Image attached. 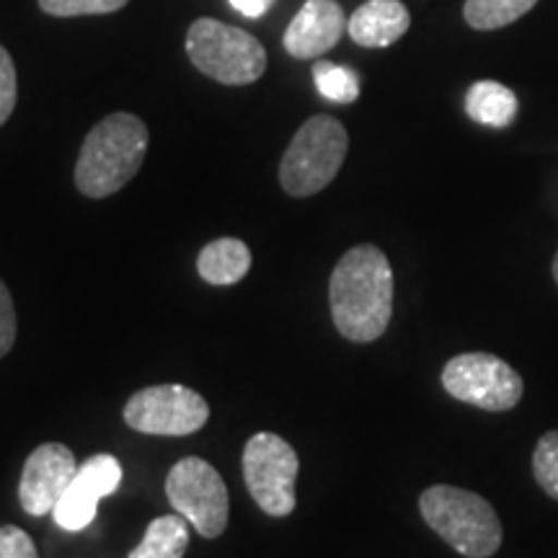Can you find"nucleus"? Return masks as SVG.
Wrapping results in <instances>:
<instances>
[{"mask_svg": "<svg viewBox=\"0 0 558 558\" xmlns=\"http://www.w3.org/2000/svg\"><path fill=\"white\" fill-rule=\"evenodd\" d=\"M333 326L354 344L380 339L393 316V269L373 243L349 248L329 282Z\"/></svg>", "mask_w": 558, "mask_h": 558, "instance_id": "1", "label": "nucleus"}, {"mask_svg": "<svg viewBox=\"0 0 558 558\" xmlns=\"http://www.w3.org/2000/svg\"><path fill=\"white\" fill-rule=\"evenodd\" d=\"M148 128L128 111L104 117L83 140L75 163V186L90 199L111 197L137 177L148 153Z\"/></svg>", "mask_w": 558, "mask_h": 558, "instance_id": "2", "label": "nucleus"}, {"mask_svg": "<svg viewBox=\"0 0 558 558\" xmlns=\"http://www.w3.org/2000/svg\"><path fill=\"white\" fill-rule=\"evenodd\" d=\"M418 512L427 525L465 558H488L501 548L499 514L484 497L448 484L429 486L418 497Z\"/></svg>", "mask_w": 558, "mask_h": 558, "instance_id": "3", "label": "nucleus"}, {"mask_svg": "<svg viewBox=\"0 0 558 558\" xmlns=\"http://www.w3.org/2000/svg\"><path fill=\"white\" fill-rule=\"evenodd\" d=\"M349 150L344 124L316 114L300 124L279 163V184L290 197H313L337 179Z\"/></svg>", "mask_w": 558, "mask_h": 558, "instance_id": "4", "label": "nucleus"}, {"mask_svg": "<svg viewBox=\"0 0 558 558\" xmlns=\"http://www.w3.org/2000/svg\"><path fill=\"white\" fill-rule=\"evenodd\" d=\"M186 54L207 78L226 86H248L267 70V50L254 34L218 19H197L186 32Z\"/></svg>", "mask_w": 558, "mask_h": 558, "instance_id": "5", "label": "nucleus"}, {"mask_svg": "<svg viewBox=\"0 0 558 558\" xmlns=\"http://www.w3.org/2000/svg\"><path fill=\"white\" fill-rule=\"evenodd\" d=\"M300 471L298 452L288 439L259 432L243 450V478L248 494L269 518H288L298 505L295 481Z\"/></svg>", "mask_w": 558, "mask_h": 558, "instance_id": "6", "label": "nucleus"}, {"mask_svg": "<svg viewBox=\"0 0 558 558\" xmlns=\"http://www.w3.org/2000/svg\"><path fill=\"white\" fill-rule=\"evenodd\" d=\"M166 497L202 538H220L226 533L230 514L228 488L207 460H179L166 478Z\"/></svg>", "mask_w": 558, "mask_h": 558, "instance_id": "7", "label": "nucleus"}, {"mask_svg": "<svg viewBox=\"0 0 558 558\" xmlns=\"http://www.w3.org/2000/svg\"><path fill=\"white\" fill-rule=\"evenodd\" d=\"M442 386L456 401L484 411H509L522 399V378L497 354L465 352L442 369Z\"/></svg>", "mask_w": 558, "mask_h": 558, "instance_id": "8", "label": "nucleus"}, {"mask_svg": "<svg viewBox=\"0 0 558 558\" xmlns=\"http://www.w3.org/2000/svg\"><path fill=\"white\" fill-rule=\"evenodd\" d=\"M207 418V401L186 386H150L124 403V422L143 435L186 437L205 427Z\"/></svg>", "mask_w": 558, "mask_h": 558, "instance_id": "9", "label": "nucleus"}, {"mask_svg": "<svg viewBox=\"0 0 558 558\" xmlns=\"http://www.w3.org/2000/svg\"><path fill=\"white\" fill-rule=\"evenodd\" d=\"M78 465L68 445L45 442L26 458L24 473L19 484L21 509L32 518H45L50 514L68 486L73 484Z\"/></svg>", "mask_w": 558, "mask_h": 558, "instance_id": "10", "label": "nucleus"}, {"mask_svg": "<svg viewBox=\"0 0 558 558\" xmlns=\"http://www.w3.org/2000/svg\"><path fill=\"white\" fill-rule=\"evenodd\" d=\"M122 484V465L114 456L88 458L86 463L78 465L73 484L62 494L58 507L52 509V518L68 533L86 530L99 514V501L109 494H114Z\"/></svg>", "mask_w": 558, "mask_h": 558, "instance_id": "11", "label": "nucleus"}, {"mask_svg": "<svg viewBox=\"0 0 558 558\" xmlns=\"http://www.w3.org/2000/svg\"><path fill=\"white\" fill-rule=\"evenodd\" d=\"M347 29L344 11L337 0H308L284 32V50L298 60H316L337 47Z\"/></svg>", "mask_w": 558, "mask_h": 558, "instance_id": "12", "label": "nucleus"}, {"mask_svg": "<svg viewBox=\"0 0 558 558\" xmlns=\"http://www.w3.org/2000/svg\"><path fill=\"white\" fill-rule=\"evenodd\" d=\"M411 16L401 0H367L347 21V32L360 47H390L409 32Z\"/></svg>", "mask_w": 558, "mask_h": 558, "instance_id": "13", "label": "nucleus"}, {"mask_svg": "<svg viewBox=\"0 0 558 558\" xmlns=\"http://www.w3.org/2000/svg\"><path fill=\"white\" fill-rule=\"evenodd\" d=\"M518 96L497 81H476L465 94V114L484 128H509L518 120Z\"/></svg>", "mask_w": 558, "mask_h": 558, "instance_id": "14", "label": "nucleus"}, {"mask_svg": "<svg viewBox=\"0 0 558 558\" xmlns=\"http://www.w3.org/2000/svg\"><path fill=\"white\" fill-rule=\"evenodd\" d=\"M197 269L199 277L209 284H218V288L235 284L248 275L251 248L239 239H218L199 251Z\"/></svg>", "mask_w": 558, "mask_h": 558, "instance_id": "15", "label": "nucleus"}, {"mask_svg": "<svg viewBox=\"0 0 558 558\" xmlns=\"http://www.w3.org/2000/svg\"><path fill=\"white\" fill-rule=\"evenodd\" d=\"M190 548V525L181 514H166L153 520L143 541L128 558H184Z\"/></svg>", "mask_w": 558, "mask_h": 558, "instance_id": "16", "label": "nucleus"}, {"mask_svg": "<svg viewBox=\"0 0 558 558\" xmlns=\"http://www.w3.org/2000/svg\"><path fill=\"white\" fill-rule=\"evenodd\" d=\"M538 0H465L463 16L471 29L494 32L525 16L530 9H535Z\"/></svg>", "mask_w": 558, "mask_h": 558, "instance_id": "17", "label": "nucleus"}, {"mask_svg": "<svg viewBox=\"0 0 558 558\" xmlns=\"http://www.w3.org/2000/svg\"><path fill=\"white\" fill-rule=\"evenodd\" d=\"M313 81H316L318 94L333 104H352L360 99V75L352 68L329 60L316 62Z\"/></svg>", "mask_w": 558, "mask_h": 558, "instance_id": "18", "label": "nucleus"}, {"mask_svg": "<svg viewBox=\"0 0 558 558\" xmlns=\"http://www.w3.org/2000/svg\"><path fill=\"white\" fill-rule=\"evenodd\" d=\"M533 473L543 492L558 501V429L546 432L535 445Z\"/></svg>", "mask_w": 558, "mask_h": 558, "instance_id": "19", "label": "nucleus"}, {"mask_svg": "<svg viewBox=\"0 0 558 558\" xmlns=\"http://www.w3.org/2000/svg\"><path fill=\"white\" fill-rule=\"evenodd\" d=\"M130 0H39V9L50 16L73 19V16H104L128 5Z\"/></svg>", "mask_w": 558, "mask_h": 558, "instance_id": "20", "label": "nucleus"}, {"mask_svg": "<svg viewBox=\"0 0 558 558\" xmlns=\"http://www.w3.org/2000/svg\"><path fill=\"white\" fill-rule=\"evenodd\" d=\"M16 96H19V83H16V65L13 58L0 45V128L9 122V117L16 109Z\"/></svg>", "mask_w": 558, "mask_h": 558, "instance_id": "21", "label": "nucleus"}, {"mask_svg": "<svg viewBox=\"0 0 558 558\" xmlns=\"http://www.w3.org/2000/svg\"><path fill=\"white\" fill-rule=\"evenodd\" d=\"M0 558H39L32 535L16 525L0 527Z\"/></svg>", "mask_w": 558, "mask_h": 558, "instance_id": "22", "label": "nucleus"}, {"mask_svg": "<svg viewBox=\"0 0 558 558\" xmlns=\"http://www.w3.org/2000/svg\"><path fill=\"white\" fill-rule=\"evenodd\" d=\"M16 308H13L11 290L5 288V282L0 279V360L13 349L16 341Z\"/></svg>", "mask_w": 558, "mask_h": 558, "instance_id": "23", "label": "nucleus"}, {"mask_svg": "<svg viewBox=\"0 0 558 558\" xmlns=\"http://www.w3.org/2000/svg\"><path fill=\"white\" fill-rule=\"evenodd\" d=\"M271 3L275 0H230V5L246 19H262L271 9Z\"/></svg>", "mask_w": 558, "mask_h": 558, "instance_id": "24", "label": "nucleus"}, {"mask_svg": "<svg viewBox=\"0 0 558 558\" xmlns=\"http://www.w3.org/2000/svg\"><path fill=\"white\" fill-rule=\"evenodd\" d=\"M554 279H556V284H558V251H556V256H554Z\"/></svg>", "mask_w": 558, "mask_h": 558, "instance_id": "25", "label": "nucleus"}]
</instances>
